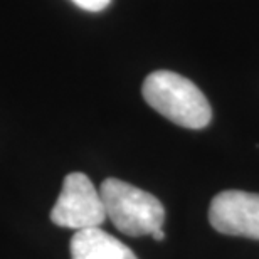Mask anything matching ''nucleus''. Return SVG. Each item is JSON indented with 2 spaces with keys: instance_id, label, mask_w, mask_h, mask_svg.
Returning a JSON list of instances; mask_svg holds the SVG:
<instances>
[{
  "instance_id": "obj_5",
  "label": "nucleus",
  "mask_w": 259,
  "mask_h": 259,
  "mask_svg": "<svg viewBox=\"0 0 259 259\" xmlns=\"http://www.w3.org/2000/svg\"><path fill=\"white\" fill-rule=\"evenodd\" d=\"M69 251L71 259H138L126 244L100 227L77 231Z\"/></svg>"
},
{
  "instance_id": "obj_6",
  "label": "nucleus",
  "mask_w": 259,
  "mask_h": 259,
  "mask_svg": "<svg viewBox=\"0 0 259 259\" xmlns=\"http://www.w3.org/2000/svg\"><path fill=\"white\" fill-rule=\"evenodd\" d=\"M77 7L88 10V12H101L110 5L111 0H72Z\"/></svg>"
},
{
  "instance_id": "obj_1",
  "label": "nucleus",
  "mask_w": 259,
  "mask_h": 259,
  "mask_svg": "<svg viewBox=\"0 0 259 259\" xmlns=\"http://www.w3.org/2000/svg\"><path fill=\"white\" fill-rule=\"evenodd\" d=\"M145 101L167 120L184 128L200 130L210 123L212 110L199 88L174 71H155L142 88Z\"/></svg>"
},
{
  "instance_id": "obj_2",
  "label": "nucleus",
  "mask_w": 259,
  "mask_h": 259,
  "mask_svg": "<svg viewBox=\"0 0 259 259\" xmlns=\"http://www.w3.org/2000/svg\"><path fill=\"white\" fill-rule=\"evenodd\" d=\"M100 194L105 204L106 219L126 236H152L163 227L165 209L157 197L150 192L123 182L120 179H106Z\"/></svg>"
},
{
  "instance_id": "obj_3",
  "label": "nucleus",
  "mask_w": 259,
  "mask_h": 259,
  "mask_svg": "<svg viewBox=\"0 0 259 259\" xmlns=\"http://www.w3.org/2000/svg\"><path fill=\"white\" fill-rule=\"evenodd\" d=\"M106 219L100 190L81 172L64 177L63 189L51 210V221L59 227L84 231L100 227Z\"/></svg>"
},
{
  "instance_id": "obj_4",
  "label": "nucleus",
  "mask_w": 259,
  "mask_h": 259,
  "mask_svg": "<svg viewBox=\"0 0 259 259\" xmlns=\"http://www.w3.org/2000/svg\"><path fill=\"white\" fill-rule=\"evenodd\" d=\"M209 221L221 234L259 239V194L242 190L217 194L210 202Z\"/></svg>"
},
{
  "instance_id": "obj_7",
  "label": "nucleus",
  "mask_w": 259,
  "mask_h": 259,
  "mask_svg": "<svg viewBox=\"0 0 259 259\" xmlns=\"http://www.w3.org/2000/svg\"><path fill=\"white\" fill-rule=\"evenodd\" d=\"M152 237H153L155 241H163V239H165V232H163V227H160V229L153 231V232H152Z\"/></svg>"
}]
</instances>
